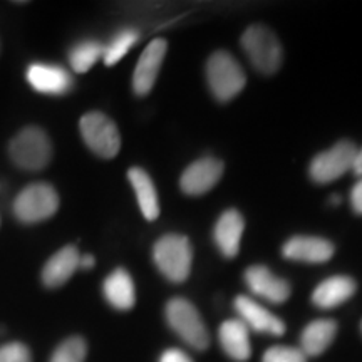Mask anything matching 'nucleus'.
<instances>
[{"label": "nucleus", "instance_id": "obj_1", "mask_svg": "<svg viewBox=\"0 0 362 362\" xmlns=\"http://www.w3.org/2000/svg\"><path fill=\"white\" fill-rule=\"evenodd\" d=\"M8 155L19 168L39 171L52 160V143L44 129L37 126H29L19 131L12 139Z\"/></svg>", "mask_w": 362, "mask_h": 362}, {"label": "nucleus", "instance_id": "obj_2", "mask_svg": "<svg viewBox=\"0 0 362 362\" xmlns=\"http://www.w3.org/2000/svg\"><path fill=\"white\" fill-rule=\"evenodd\" d=\"M153 259L163 275L171 282H185L192 270L193 248L183 235L170 233L161 237L153 248Z\"/></svg>", "mask_w": 362, "mask_h": 362}, {"label": "nucleus", "instance_id": "obj_3", "mask_svg": "<svg viewBox=\"0 0 362 362\" xmlns=\"http://www.w3.org/2000/svg\"><path fill=\"white\" fill-rule=\"evenodd\" d=\"M206 79L218 101H232L247 84V76L237 59L226 51H218L208 59Z\"/></svg>", "mask_w": 362, "mask_h": 362}, {"label": "nucleus", "instance_id": "obj_4", "mask_svg": "<svg viewBox=\"0 0 362 362\" xmlns=\"http://www.w3.org/2000/svg\"><path fill=\"white\" fill-rule=\"evenodd\" d=\"M166 320L170 327L197 351H205L210 346V334L202 320V315L187 298H171L166 305Z\"/></svg>", "mask_w": 362, "mask_h": 362}, {"label": "nucleus", "instance_id": "obj_5", "mask_svg": "<svg viewBox=\"0 0 362 362\" xmlns=\"http://www.w3.org/2000/svg\"><path fill=\"white\" fill-rule=\"evenodd\" d=\"M242 47L262 74H274L282 64V45L265 25H252L242 35Z\"/></svg>", "mask_w": 362, "mask_h": 362}, {"label": "nucleus", "instance_id": "obj_6", "mask_svg": "<svg viewBox=\"0 0 362 362\" xmlns=\"http://www.w3.org/2000/svg\"><path fill=\"white\" fill-rule=\"evenodd\" d=\"M59 194L47 183H34L22 189L13 202V215L22 223H39L56 215Z\"/></svg>", "mask_w": 362, "mask_h": 362}, {"label": "nucleus", "instance_id": "obj_7", "mask_svg": "<svg viewBox=\"0 0 362 362\" xmlns=\"http://www.w3.org/2000/svg\"><path fill=\"white\" fill-rule=\"evenodd\" d=\"M81 136L84 143L98 156L111 160L121 149V136L115 121L110 119L104 112L90 111L79 121Z\"/></svg>", "mask_w": 362, "mask_h": 362}, {"label": "nucleus", "instance_id": "obj_8", "mask_svg": "<svg viewBox=\"0 0 362 362\" xmlns=\"http://www.w3.org/2000/svg\"><path fill=\"white\" fill-rule=\"evenodd\" d=\"M357 148L351 141H339L327 151L317 155L310 163V178L317 183H330L352 170Z\"/></svg>", "mask_w": 362, "mask_h": 362}, {"label": "nucleus", "instance_id": "obj_9", "mask_svg": "<svg viewBox=\"0 0 362 362\" xmlns=\"http://www.w3.org/2000/svg\"><path fill=\"white\" fill-rule=\"evenodd\" d=\"M166 49H168L166 40L158 37L151 40L143 51L133 74V89L138 96H146L148 93H151L158 72L161 69L163 59L166 56Z\"/></svg>", "mask_w": 362, "mask_h": 362}, {"label": "nucleus", "instance_id": "obj_10", "mask_svg": "<svg viewBox=\"0 0 362 362\" xmlns=\"http://www.w3.org/2000/svg\"><path fill=\"white\" fill-rule=\"evenodd\" d=\"M223 175V163L216 158H202V160L192 163L183 171L180 180V187L183 193L198 197L205 194L218 183Z\"/></svg>", "mask_w": 362, "mask_h": 362}, {"label": "nucleus", "instance_id": "obj_11", "mask_svg": "<svg viewBox=\"0 0 362 362\" xmlns=\"http://www.w3.org/2000/svg\"><path fill=\"white\" fill-rule=\"evenodd\" d=\"M235 309L238 312L240 320L247 325L248 330L252 329L255 330V332L270 334V336L277 337L285 334V324L282 320L250 297H237V300H235Z\"/></svg>", "mask_w": 362, "mask_h": 362}, {"label": "nucleus", "instance_id": "obj_12", "mask_svg": "<svg viewBox=\"0 0 362 362\" xmlns=\"http://www.w3.org/2000/svg\"><path fill=\"white\" fill-rule=\"evenodd\" d=\"M248 288L272 304H282L291 297V285L287 280L279 279L264 265H253L245 272Z\"/></svg>", "mask_w": 362, "mask_h": 362}, {"label": "nucleus", "instance_id": "obj_13", "mask_svg": "<svg viewBox=\"0 0 362 362\" xmlns=\"http://www.w3.org/2000/svg\"><path fill=\"white\" fill-rule=\"evenodd\" d=\"M334 252L336 248L329 240L320 237H302V235L292 237L282 248L285 259L305 262V264H324L332 259Z\"/></svg>", "mask_w": 362, "mask_h": 362}, {"label": "nucleus", "instance_id": "obj_14", "mask_svg": "<svg viewBox=\"0 0 362 362\" xmlns=\"http://www.w3.org/2000/svg\"><path fill=\"white\" fill-rule=\"evenodd\" d=\"M27 81L37 93L61 96L72 88V78L61 66L52 64H30L27 69Z\"/></svg>", "mask_w": 362, "mask_h": 362}, {"label": "nucleus", "instance_id": "obj_15", "mask_svg": "<svg viewBox=\"0 0 362 362\" xmlns=\"http://www.w3.org/2000/svg\"><path fill=\"white\" fill-rule=\"evenodd\" d=\"M243 230H245V220L237 210H226L220 216L215 225V243L218 250L223 253L226 259L237 257L240 250V242H242Z\"/></svg>", "mask_w": 362, "mask_h": 362}, {"label": "nucleus", "instance_id": "obj_16", "mask_svg": "<svg viewBox=\"0 0 362 362\" xmlns=\"http://www.w3.org/2000/svg\"><path fill=\"white\" fill-rule=\"evenodd\" d=\"M79 252L76 247H64L54 253L42 269V282L45 287L57 288L69 280L79 269Z\"/></svg>", "mask_w": 362, "mask_h": 362}, {"label": "nucleus", "instance_id": "obj_17", "mask_svg": "<svg viewBox=\"0 0 362 362\" xmlns=\"http://www.w3.org/2000/svg\"><path fill=\"white\" fill-rule=\"evenodd\" d=\"M357 285L354 279L347 275H334L315 287L312 293V302L319 309H334L347 302L356 293Z\"/></svg>", "mask_w": 362, "mask_h": 362}, {"label": "nucleus", "instance_id": "obj_18", "mask_svg": "<svg viewBox=\"0 0 362 362\" xmlns=\"http://www.w3.org/2000/svg\"><path fill=\"white\" fill-rule=\"evenodd\" d=\"M218 337L225 354L228 356L230 359L238 362H245L250 359V336H248V327L242 322V320L232 319L221 324Z\"/></svg>", "mask_w": 362, "mask_h": 362}, {"label": "nucleus", "instance_id": "obj_19", "mask_svg": "<svg viewBox=\"0 0 362 362\" xmlns=\"http://www.w3.org/2000/svg\"><path fill=\"white\" fill-rule=\"evenodd\" d=\"M337 324L332 319H319L310 322L300 336V351L307 357H317L325 352L334 342Z\"/></svg>", "mask_w": 362, "mask_h": 362}, {"label": "nucleus", "instance_id": "obj_20", "mask_svg": "<svg viewBox=\"0 0 362 362\" xmlns=\"http://www.w3.org/2000/svg\"><path fill=\"white\" fill-rule=\"evenodd\" d=\"M104 297L117 310H129L136 302V291L131 275L124 269H116L103 285Z\"/></svg>", "mask_w": 362, "mask_h": 362}, {"label": "nucleus", "instance_id": "obj_21", "mask_svg": "<svg viewBox=\"0 0 362 362\" xmlns=\"http://www.w3.org/2000/svg\"><path fill=\"white\" fill-rule=\"evenodd\" d=\"M128 178L129 183L133 185L144 218L149 221L156 220L160 216V202H158V193L153 180L149 178L146 171L138 166H133L128 171Z\"/></svg>", "mask_w": 362, "mask_h": 362}, {"label": "nucleus", "instance_id": "obj_22", "mask_svg": "<svg viewBox=\"0 0 362 362\" xmlns=\"http://www.w3.org/2000/svg\"><path fill=\"white\" fill-rule=\"evenodd\" d=\"M104 45L96 42V40H84L78 45H74V49L69 52V62L71 67L79 74L88 72L99 59L103 57Z\"/></svg>", "mask_w": 362, "mask_h": 362}, {"label": "nucleus", "instance_id": "obj_23", "mask_svg": "<svg viewBox=\"0 0 362 362\" xmlns=\"http://www.w3.org/2000/svg\"><path fill=\"white\" fill-rule=\"evenodd\" d=\"M138 39H139L138 30L134 29L119 30V33L110 40V44L104 45V52H103L104 64L112 66L116 64L117 61H121V59L129 52V49L138 42Z\"/></svg>", "mask_w": 362, "mask_h": 362}, {"label": "nucleus", "instance_id": "obj_24", "mask_svg": "<svg viewBox=\"0 0 362 362\" xmlns=\"http://www.w3.org/2000/svg\"><path fill=\"white\" fill-rule=\"evenodd\" d=\"M88 356V346L83 337H69L54 351L49 362H84Z\"/></svg>", "mask_w": 362, "mask_h": 362}, {"label": "nucleus", "instance_id": "obj_25", "mask_svg": "<svg viewBox=\"0 0 362 362\" xmlns=\"http://www.w3.org/2000/svg\"><path fill=\"white\" fill-rule=\"evenodd\" d=\"M262 362H307V356L297 347L274 346L265 352Z\"/></svg>", "mask_w": 362, "mask_h": 362}, {"label": "nucleus", "instance_id": "obj_26", "mask_svg": "<svg viewBox=\"0 0 362 362\" xmlns=\"http://www.w3.org/2000/svg\"><path fill=\"white\" fill-rule=\"evenodd\" d=\"M0 362H33V354L22 342H8L0 347Z\"/></svg>", "mask_w": 362, "mask_h": 362}, {"label": "nucleus", "instance_id": "obj_27", "mask_svg": "<svg viewBox=\"0 0 362 362\" xmlns=\"http://www.w3.org/2000/svg\"><path fill=\"white\" fill-rule=\"evenodd\" d=\"M160 362H193L187 352L180 349H168L165 351L160 357Z\"/></svg>", "mask_w": 362, "mask_h": 362}, {"label": "nucleus", "instance_id": "obj_28", "mask_svg": "<svg viewBox=\"0 0 362 362\" xmlns=\"http://www.w3.org/2000/svg\"><path fill=\"white\" fill-rule=\"evenodd\" d=\"M351 205L354 208L356 214L362 215V178L357 181L351 192Z\"/></svg>", "mask_w": 362, "mask_h": 362}, {"label": "nucleus", "instance_id": "obj_29", "mask_svg": "<svg viewBox=\"0 0 362 362\" xmlns=\"http://www.w3.org/2000/svg\"><path fill=\"white\" fill-rule=\"evenodd\" d=\"M94 264H96V260H94L93 255H84L79 259V269L89 270V269H93Z\"/></svg>", "mask_w": 362, "mask_h": 362}, {"label": "nucleus", "instance_id": "obj_30", "mask_svg": "<svg viewBox=\"0 0 362 362\" xmlns=\"http://www.w3.org/2000/svg\"><path fill=\"white\" fill-rule=\"evenodd\" d=\"M352 171L362 178V148L357 149V155H356V160H354V166H352Z\"/></svg>", "mask_w": 362, "mask_h": 362}, {"label": "nucleus", "instance_id": "obj_31", "mask_svg": "<svg viewBox=\"0 0 362 362\" xmlns=\"http://www.w3.org/2000/svg\"><path fill=\"white\" fill-rule=\"evenodd\" d=\"M330 203H332V205H337V203H341V198H339V197H336V194H334V197L330 198Z\"/></svg>", "mask_w": 362, "mask_h": 362}, {"label": "nucleus", "instance_id": "obj_32", "mask_svg": "<svg viewBox=\"0 0 362 362\" xmlns=\"http://www.w3.org/2000/svg\"><path fill=\"white\" fill-rule=\"evenodd\" d=\"M361 330H362V322H361Z\"/></svg>", "mask_w": 362, "mask_h": 362}]
</instances>
